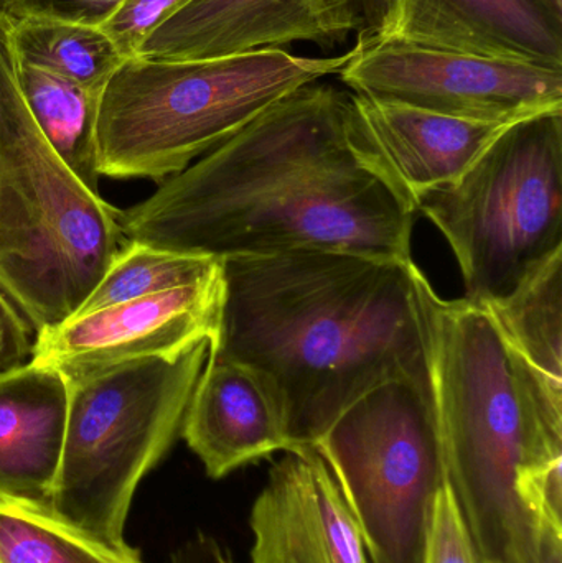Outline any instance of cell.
<instances>
[{
  "label": "cell",
  "mask_w": 562,
  "mask_h": 563,
  "mask_svg": "<svg viewBox=\"0 0 562 563\" xmlns=\"http://www.w3.org/2000/svg\"><path fill=\"white\" fill-rule=\"evenodd\" d=\"M416 207L353 122L350 92H290L121 211L125 240L230 260L335 251L412 261Z\"/></svg>",
  "instance_id": "6da1fadb"
},
{
  "label": "cell",
  "mask_w": 562,
  "mask_h": 563,
  "mask_svg": "<svg viewBox=\"0 0 562 563\" xmlns=\"http://www.w3.org/2000/svg\"><path fill=\"white\" fill-rule=\"evenodd\" d=\"M221 261L223 303L210 354L263 383L293 450L316 445L373 387L431 379L412 261L335 251Z\"/></svg>",
  "instance_id": "7a4b0ae2"
},
{
  "label": "cell",
  "mask_w": 562,
  "mask_h": 563,
  "mask_svg": "<svg viewBox=\"0 0 562 563\" xmlns=\"http://www.w3.org/2000/svg\"><path fill=\"white\" fill-rule=\"evenodd\" d=\"M416 295L448 485L484 563H537L538 519L521 483L562 462V389L467 298L444 300L421 271Z\"/></svg>",
  "instance_id": "3957f363"
},
{
  "label": "cell",
  "mask_w": 562,
  "mask_h": 563,
  "mask_svg": "<svg viewBox=\"0 0 562 563\" xmlns=\"http://www.w3.org/2000/svg\"><path fill=\"white\" fill-rule=\"evenodd\" d=\"M119 217L40 134L0 30V291L36 334L75 317L124 250Z\"/></svg>",
  "instance_id": "277c9868"
},
{
  "label": "cell",
  "mask_w": 562,
  "mask_h": 563,
  "mask_svg": "<svg viewBox=\"0 0 562 563\" xmlns=\"http://www.w3.org/2000/svg\"><path fill=\"white\" fill-rule=\"evenodd\" d=\"M345 55L284 48L221 58L157 62L131 56L99 96L101 177L164 180L310 82L339 75Z\"/></svg>",
  "instance_id": "5b68a950"
},
{
  "label": "cell",
  "mask_w": 562,
  "mask_h": 563,
  "mask_svg": "<svg viewBox=\"0 0 562 563\" xmlns=\"http://www.w3.org/2000/svg\"><path fill=\"white\" fill-rule=\"evenodd\" d=\"M210 341L177 356L145 357L69 380L62 466L49 509L63 521L124 548L142 479L181 432Z\"/></svg>",
  "instance_id": "8992f818"
},
{
  "label": "cell",
  "mask_w": 562,
  "mask_h": 563,
  "mask_svg": "<svg viewBox=\"0 0 562 563\" xmlns=\"http://www.w3.org/2000/svg\"><path fill=\"white\" fill-rule=\"evenodd\" d=\"M416 211L448 240L464 298L510 294L562 250V111L505 129L458 180L419 197Z\"/></svg>",
  "instance_id": "52a82bcc"
},
{
  "label": "cell",
  "mask_w": 562,
  "mask_h": 563,
  "mask_svg": "<svg viewBox=\"0 0 562 563\" xmlns=\"http://www.w3.org/2000/svg\"><path fill=\"white\" fill-rule=\"evenodd\" d=\"M313 449L329 466L372 563H425L448 485L431 379L386 380L346 407Z\"/></svg>",
  "instance_id": "ba28073f"
},
{
  "label": "cell",
  "mask_w": 562,
  "mask_h": 563,
  "mask_svg": "<svg viewBox=\"0 0 562 563\" xmlns=\"http://www.w3.org/2000/svg\"><path fill=\"white\" fill-rule=\"evenodd\" d=\"M339 76L356 95L494 124L562 111L560 68L398 40H359Z\"/></svg>",
  "instance_id": "9c48e42d"
},
{
  "label": "cell",
  "mask_w": 562,
  "mask_h": 563,
  "mask_svg": "<svg viewBox=\"0 0 562 563\" xmlns=\"http://www.w3.org/2000/svg\"><path fill=\"white\" fill-rule=\"evenodd\" d=\"M223 267L195 284L69 318L36 334L30 361L56 367L68 380L145 357L177 356L217 341Z\"/></svg>",
  "instance_id": "30bf717a"
},
{
  "label": "cell",
  "mask_w": 562,
  "mask_h": 563,
  "mask_svg": "<svg viewBox=\"0 0 562 563\" xmlns=\"http://www.w3.org/2000/svg\"><path fill=\"white\" fill-rule=\"evenodd\" d=\"M356 33L340 0H188L135 49L157 62L221 58L293 43L333 46Z\"/></svg>",
  "instance_id": "8fae6325"
},
{
  "label": "cell",
  "mask_w": 562,
  "mask_h": 563,
  "mask_svg": "<svg viewBox=\"0 0 562 563\" xmlns=\"http://www.w3.org/2000/svg\"><path fill=\"white\" fill-rule=\"evenodd\" d=\"M251 563H372L359 526L313 446L284 452L250 515Z\"/></svg>",
  "instance_id": "7c38bea8"
},
{
  "label": "cell",
  "mask_w": 562,
  "mask_h": 563,
  "mask_svg": "<svg viewBox=\"0 0 562 563\" xmlns=\"http://www.w3.org/2000/svg\"><path fill=\"white\" fill-rule=\"evenodd\" d=\"M350 106L356 131L415 207L422 195L458 180L511 125L356 92H350Z\"/></svg>",
  "instance_id": "4fadbf2b"
},
{
  "label": "cell",
  "mask_w": 562,
  "mask_h": 563,
  "mask_svg": "<svg viewBox=\"0 0 562 563\" xmlns=\"http://www.w3.org/2000/svg\"><path fill=\"white\" fill-rule=\"evenodd\" d=\"M180 435L210 478L293 450L283 417L247 367L208 354Z\"/></svg>",
  "instance_id": "5bb4252c"
},
{
  "label": "cell",
  "mask_w": 562,
  "mask_h": 563,
  "mask_svg": "<svg viewBox=\"0 0 562 563\" xmlns=\"http://www.w3.org/2000/svg\"><path fill=\"white\" fill-rule=\"evenodd\" d=\"M385 40L562 69L561 25L538 0H399Z\"/></svg>",
  "instance_id": "9a60e30c"
},
{
  "label": "cell",
  "mask_w": 562,
  "mask_h": 563,
  "mask_svg": "<svg viewBox=\"0 0 562 563\" xmlns=\"http://www.w3.org/2000/svg\"><path fill=\"white\" fill-rule=\"evenodd\" d=\"M69 380L32 363L0 373V501L49 508L62 466Z\"/></svg>",
  "instance_id": "2e32d148"
},
{
  "label": "cell",
  "mask_w": 562,
  "mask_h": 563,
  "mask_svg": "<svg viewBox=\"0 0 562 563\" xmlns=\"http://www.w3.org/2000/svg\"><path fill=\"white\" fill-rule=\"evenodd\" d=\"M16 85L40 134L88 190L99 195L98 111L101 92L13 58Z\"/></svg>",
  "instance_id": "e0dca14e"
},
{
  "label": "cell",
  "mask_w": 562,
  "mask_h": 563,
  "mask_svg": "<svg viewBox=\"0 0 562 563\" xmlns=\"http://www.w3.org/2000/svg\"><path fill=\"white\" fill-rule=\"evenodd\" d=\"M482 307L507 343L551 386L562 389V250L535 267L510 294Z\"/></svg>",
  "instance_id": "ac0fdd59"
},
{
  "label": "cell",
  "mask_w": 562,
  "mask_h": 563,
  "mask_svg": "<svg viewBox=\"0 0 562 563\" xmlns=\"http://www.w3.org/2000/svg\"><path fill=\"white\" fill-rule=\"evenodd\" d=\"M16 62L101 92L128 56L102 29L23 19L5 32Z\"/></svg>",
  "instance_id": "d6986e66"
},
{
  "label": "cell",
  "mask_w": 562,
  "mask_h": 563,
  "mask_svg": "<svg viewBox=\"0 0 562 563\" xmlns=\"http://www.w3.org/2000/svg\"><path fill=\"white\" fill-rule=\"evenodd\" d=\"M0 563H144L131 545L109 544L49 508L0 501Z\"/></svg>",
  "instance_id": "ffe728a7"
},
{
  "label": "cell",
  "mask_w": 562,
  "mask_h": 563,
  "mask_svg": "<svg viewBox=\"0 0 562 563\" xmlns=\"http://www.w3.org/2000/svg\"><path fill=\"white\" fill-rule=\"evenodd\" d=\"M221 267L223 261L217 257L175 253L129 241L75 317L208 279L220 273Z\"/></svg>",
  "instance_id": "44dd1931"
},
{
  "label": "cell",
  "mask_w": 562,
  "mask_h": 563,
  "mask_svg": "<svg viewBox=\"0 0 562 563\" xmlns=\"http://www.w3.org/2000/svg\"><path fill=\"white\" fill-rule=\"evenodd\" d=\"M425 563H484L449 485L436 499Z\"/></svg>",
  "instance_id": "7402d4cb"
},
{
  "label": "cell",
  "mask_w": 562,
  "mask_h": 563,
  "mask_svg": "<svg viewBox=\"0 0 562 563\" xmlns=\"http://www.w3.org/2000/svg\"><path fill=\"white\" fill-rule=\"evenodd\" d=\"M124 3L125 0H13L12 19L53 20L102 29Z\"/></svg>",
  "instance_id": "603a6c76"
},
{
  "label": "cell",
  "mask_w": 562,
  "mask_h": 563,
  "mask_svg": "<svg viewBox=\"0 0 562 563\" xmlns=\"http://www.w3.org/2000/svg\"><path fill=\"white\" fill-rule=\"evenodd\" d=\"M187 2L188 0H125L114 19L102 26V30L131 58L142 40Z\"/></svg>",
  "instance_id": "cb8c5ba5"
},
{
  "label": "cell",
  "mask_w": 562,
  "mask_h": 563,
  "mask_svg": "<svg viewBox=\"0 0 562 563\" xmlns=\"http://www.w3.org/2000/svg\"><path fill=\"white\" fill-rule=\"evenodd\" d=\"M356 23V36L363 42L385 40L395 30L399 0H340Z\"/></svg>",
  "instance_id": "d4e9b609"
},
{
  "label": "cell",
  "mask_w": 562,
  "mask_h": 563,
  "mask_svg": "<svg viewBox=\"0 0 562 563\" xmlns=\"http://www.w3.org/2000/svg\"><path fill=\"white\" fill-rule=\"evenodd\" d=\"M29 341V323L10 303L5 295L0 294V373L19 366L16 361L32 354Z\"/></svg>",
  "instance_id": "484cf974"
},
{
  "label": "cell",
  "mask_w": 562,
  "mask_h": 563,
  "mask_svg": "<svg viewBox=\"0 0 562 563\" xmlns=\"http://www.w3.org/2000/svg\"><path fill=\"white\" fill-rule=\"evenodd\" d=\"M172 563H234L230 552L210 536H197L187 544L181 545L174 555Z\"/></svg>",
  "instance_id": "4316f807"
},
{
  "label": "cell",
  "mask_w": 562,
  "mask_h": 563,
  "mask_svg": "<svg viewBox=\"0 0 562 563\" xmlns=\"http://www.w3.org/2000/svg\"><path fill=\"white\" fill-rule=\"evenodd\" d=\"M537 563H562V526L538 519Z\"/></svg>",
  "instance_id": "83f0119b"
},
{
  "label": "cell",
  "mask_w": 562,
  "mask_h": 563,
  "mask_svg": "<svg viewBox=\"0 0 562 563\" xmlns=\"http://www.w3.org/2000/svg\"><path fill=\"white\" fill-rule=\"evenodd\" d=\"M12 2L13 0H0V30L3 33L9 32L13 23Z\"/></svg>",
  "instance_id": "f1b7e54d"
},
{
  "label": "cell",
  "mask_w": 562,
  "mask_h": 563,
  "mask_svg": "<svg viewBox=\"0 0 562 563\" xmlns=\"http://www.w3.org/2000/svg\"><path fill=\"white\" fill-rule=\"evenodd\" d=\"M540 5L547 10L548 15L558 23V25H562V0H538Z\"/></svg>",
  "instance_id": "f546056e"
},
{
  "label": "cell",
  "mask_w": 562,
  "mask_h": 563,
  "mask_svg": "<svg viewBox=\"0 0 562 563\" xmlns=\"http://www.w3.org/2000/svg\"><path fill=\"white\" fill-rule=\"evenodd\" d=\"M0 294H2V291H0Z\"/></svg>",
  "instance_id": "4dcf8cb0"
}]
</instances>
